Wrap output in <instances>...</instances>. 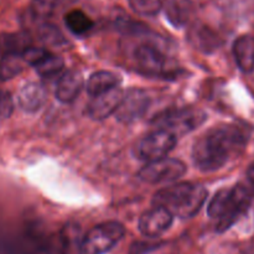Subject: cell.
I'll return each mask as SVG.
<instances>
[{
    "instance_id": "cell-7",
    "label": "cell",
    "mask_w": 254,
    "mask_h": 254,
    "mask_svg": "<svg viewBox=\"0 0 254 254\" xmlns=\"http://www.w3.org/2000/svg\"><path fill=\"white\" fill-rule=\"evenodd\" d=\"M186 173L185 164L178 159L164 158L146 163L138 173L139 179L146 184L173 183Z\"/></svg>"
},
{
    "instance_id": "cell-10",
    "label": "cell",
    "mask_w": 254,
    "mask_h": 254,
    "mask_svg": "<svg viewBox=\"0 0 254 254\" xmlns=\"http://www.w3.org/2000/svg\"><path fill=\"white\" fill-rule=\"evenodd\" d=\"M174 216L163 207H153L139 218V231L148 238L160 237L173 225Z\"/></svg>"
},
{
    "instance_id": "cell-11",
    "label": "cell",
    "mask_w": 254,
    "mask_h": 254,
    "mask_svg": "<svg viewBox=\"0 0 254 254\" xmlns=\"http://www.w3.org/2000/svg\"><path fill=\"white\" fill-rule=\"evenodd\" d=\"M124 92L119 87L111 89L103 94L93 97L87 106V114L94 121H102L116 113L123 99Z\"/></svg>"
},
{
    "instance_id": "cell-9",
    "label": "cell",
    "mask_w": 254,
    "mask_h": 254,
    "mask_svg": "<svg viewBox=\"0 0 254 254\" xmlns=\"http://www.w3.org/2000/svg\"><path fill=\"white\" fill-rule=\"evenodd\" d=\"M148 94L141 89H130L123 96L116 112L117 119L124 124L133 123L144 116L149 107Z\"/></svg>"
},
{
    "instance_id": "cell-8",
    "label": "cell",
    "mask_w": 254,
    "mask_h": 254,
    "mask_svg": "<svg viewBox=\"0 0 254 254\" xmlns=\"http://www.w3.org/2000/svg\"><path fill=\"white\" fill-rule=\"evenodd\" d=\"M135 61L139 68L148 76L166 77L170 66L166 55L153 44H141L135 50Z\"/></svg>"
},
{
    "instance_id": "cell-17",
    "label": "cell",
    "mask_w": 254,
    "mask_h": 254,
    "mask_svg": "<svg viewBox=\"0 0 254 254\" xmlns=\"http://www.w3.org/2000/svg\"><path fill=\"white\" fill-rule=\"evenodd\" d=\"M121 83V77L111 71H97L89 76L87 82V92L89 96L97 97L111 89L117 88Z\"/></svg>"
},
{
    "instance_id": "cell-14",
    "label": "cell",
    "mask_w": 254,
    "mask_h": 254,
    "mask_svg": "<svg viewBox=\"0 0 254 254\" xmlns=\"http://www.w3.org/2000/svg\"><path fill=\"white\" fill-rule=\"evenodd\" d=\"M233 56L238 68L245 73L254 71V39L251 35H242L233 42Z\"/></svg>"
},
{
    "instance_id": "cell-13",
    "label": "cell",
    "mask_w": 254,
    "mask_h": 254,
    "mask_svg": "<svg viewBox=\"0 0 254 254\" xmlns=\"http://www.w3.org/2000/svg\"><path fill=\"white\" fill-rule=\"evenodd\" d=\"M46 101V91L44 86L37 82H30V83L24 84L17 94V102L19 106L24 111L37 112L42 108Z\"/></svg>"
},
{
    "instance_id": "cell-25",
    "label": "cell",
    "mask_w": 254,
    "mask_h": 254,
    "mask_svg": "<svg viewBox=\"0 0 254 254\" xmlns=\"http://www.w3.org/2000/svg\"><path fill=\"white\" fill-rule=\"evenodd\" d=\"M14 111V101L9 92L0 91V119L9 118Z\"/></svg>"
},
{
    "instance_id": "cell-15",
    "label": "cell",
    "mask_w": 254,
    "mask_h": 254,
    "mask_svg": "<svg viewBox=\"0 0 254 254\" xmlns=\"http://www.w3.org/2000/svg\"><path fill=\"white\" fill-rule=\"evenodd\" d=\"M189 41L198 51H202L205 54H210L217 50L220 46V39L217 35L208 29L205 25H193L189 31Z\"/></svg>"
},
{
    "instance_id": "cell-20",
    "label": "cell",
    "mask_w": 254,
    "mask_h": 254,
    "mask_svg": "<svg viewBox=\"0 0 254 254\" xmlns=\"http://www.w3.org/2000/svg\"><path fill=\"white\" fill-rule=\"evenodd\" d=\"M24 60L21 56H5L0 64V79L9 81L24 68Z\"/></svg>"
},
{
    "instance_id": "cell-6",
    "label": "cell",
    "mask_w": 254,
    "mask_h": 254,
    "mask_svg": "<svg viewBox=\"0 0 254 254\" xmlns=\"http://www.w3.org/2000/svg\"><path fill=\"white\" fill-rule=\"evenodd\" d=\"M178 136L166 129H155L146 134L138 141L135 146V155L140 160L151 163L166 158L169 153L175 148Z\"/></svg>"
},
{
    "instance_id": "cell-26",
    "label": "cell",
    "mask_w": 254,
    "mask_h": 254,
    "mask_svg": "<svg viewBox=\"0 0 254 254\" xmlns=\"http://www.w3.org/2000/svg\"><path fill=\"white\" fill-rule=\"evenodd\" d=\"M247 175H248V179H250L251 183L254 184V163L251 164L250 168H248Z\"/></svg>"
},
{
    "instance_id": "cell-24",
    "label": "cell",
    "mask_w": 254,
    "mask_h": 254,
    "mask_svg": "<svg viewBox=\"0 0 254 254\" xmlns=\"http://www.w3.org/2000/svg\"><path fill=\"white\" fill-rule=\"evenodd\" d=\"M61 0H32V11L37 16H49Z\"/></svg>"
},
{
    "instance_id": "cell-2",
    "label": "cell",
    "mask_w": 254,
    "mask_h": 254,
    "mask_svg": "<svg viewBox=\"0 0 254 254\" xmlns=\"http://www.w3.org/2000/svg\"><path fill=\"white\" fill-rule=\"evenodd\" d=\"M207 197V190L200 184L178 183L161 189L154 195V206L168 210L180 218L193 217L200 212Z\"/></svg>"
},
{
    "instance_id": "cell-18",
    "label": "cell",
    "mask_w": 254,
    "mask_h": 254,
    "mask_svg": "<svg viewBox=\"0 0 254 254\" xmlns=\"http://www.w3.org/2000/svg\"><path fill=\"white\" fill-rule=\"evenodd\" d=\"M64 64L61 57L47 51L34 67L37 73L41 77H44V78H51V77L59 74L64 69Z\"/></svg>"
},
{
    "instance_id": "cell-23",
    "label": "cell",
    "mask_w": 254,
    "mask_h": 254,
    "mask_svg": "<svg viewBox=\"0 0 254 254\" xmlns=\"http://www.w3.org/2000/svg\"><path fill=\"white\" fill-rule=\"evenodd\" d=\"M166 12H168L169 20H170L175 26H183V25L185 24L186 20H188V11H185L184 7L181 6L176 0L169 2Z\"/></svg>"
},
{
    "instance_id": "cell-1",
    "label": "cell",
    "mask_w": 254,
    "mask_h": 254,
    "mask_svg": "<svg viewBox=\"0 0 254 254\" xmlns=\"http://www.w3.org/2000/svg\"><path fill=\"white\" fill-rule=\"evenodd\" d=\"M248 138L246 129L236 124L213 127L193 144V163L203 173L218 170L245 150Z\"/></svg>"
},
{
    "instance_id": "cell-16",
    "label": "cell",
    "mask_w": 254,
    "mask_h": 254,
    "mask_svg": "<svg viewBox=\"0 0 254 254\" xmlns=\"http://www.w3.org/2000/svg\"><path fill=\"white\" fill-rule=\"evenodd\" d=\"M29 47H31V39L25 32L0 34V54L2 57L21 56Z\"/></svg>"
},
{
    "instance_id": "cell-22",
    "label": "cell",
    "mask_w": 254,
    "mask_h": 254,
    "mask_svg": "<svg viewBox=\"0 0 254 254\" xmlns=\"http://www.w3.org/2000/svg\"><path fill=\"white\" fill-rule=\"evenodd\" d=\"M39 32V37L44 44L49 45V46H61V45L66 44V39L60 31L59 27H56L52 24H42L37 30Z\"/></svg>"
},
{
    "instance_id": "cell-3",
    "label": "cell",
    "mask_w": 254,
    "mask_h": 254,
    "mask_svg": "<svg viewBox=\"0 0 254 254\" xmlns=\"http://www.w3.org/2000/svg\"><path fill=\"white\" fill-rule=\"evenodd\" d=\"M252 202L251 191L245 185L233 186L230 189H221L211 200L207 213L216 221L217 232H225L232 227Z\"/></svg>"
},
{
    "instance_id": "cell-5",
    "label": "cell",
    "mask_w": 254,
    "mask_h": 254,
    "mask_svg": "<svg viewBox=\"0 0 254 254\" xmlns=\"http://www.w3.org/2000/svg\"><path fill=\"white\" fill-rule=\"evenodd\" d=\"M206 114L197 108H178L164 112L160 116L155 117L153 123L158 128L166 129L175 134L190 133L205 122Z\"/></svg>"
},
{
    "instance_id": "cell-12",
    "label": "cell",
    "mask_w": 254,
    "mask_h": 254,
    "mask_svg": "<svg viewBox=\"0 0 254 254\" xmlns=\"http://www.w3.org/2000/svg\"><path fill=\"white\" fill-rule=\"evenodd\" d=\"M83 88V77L76 69H68L60 77L56 86V98L61 103H71Z\"/></svg>"
},
{
    "instance_id": "cell-19",
    "label": "cell",
    "mask_w": 254,
    "mask_h": 254,
    "mask_svg": "<svg viewBox=\"0 0 254 254\" xmlns=\"http://www.w3.org/2000/svg\"><path fill=\"white\" fill-rule=\"evenodd\" d=\"M64 22H66V26L68 27L69 31L73 32L74 35L86 34L94 25L91 17L78 9L71 10L68 14H66Z\"/></svg>"
},
{
    "instance_id": "cell-21",
    "label": "cell",
    "mask_w": 254,
    "mask_h": 254,
    "mask_svg": "<svg viewBox=\"0 0 254 254\" xmlns=\"http://www.w3.org/2000/svg\"><path fill=\"white\" fill-rule=\"evenodd\" d=\"M129 6L140 16H155L163 9L164 0H128Z\"/></svg>"
},
{
    "instance_id": "cell-4",
    "label": "cell",
    "mask_w": 254,
    "mask_h": 254,
    "mask_svg": "<svg viewBox=\"0 0 254 254\" xmlns=\"http://www.w3.org/2000/svg\"><path fill=\"white\" fill-rule=\"evenodd\" d=\"M124 226L116 221L99 223L86 233L79 245L81 254H106L124 237Z\"/></svg>"
}]
</instances>
